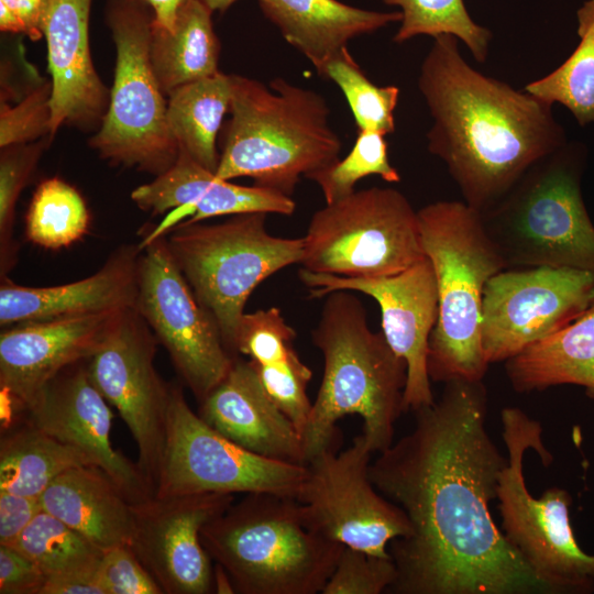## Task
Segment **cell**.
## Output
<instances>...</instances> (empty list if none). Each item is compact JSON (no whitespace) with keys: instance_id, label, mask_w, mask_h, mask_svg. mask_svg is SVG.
<instances>
[{"instance_id":"cell-1","label":"cell","mask_w":594,"mask_h":594,"mask_svg":"<svg viewBox=\"0 0 594 594\" xmlns=\"http://www.w3.org/2000/svg\"><path fill=\"white\" fill-rule=\"evenodd\" d=\"M370 464L376 490L406 514L411 534L394 539L389 594H554L495 524L507 464L486 428L483 381L444 383L439 400Z\"/></svg>"},{"instance_id":"cell-2","label":"cell","mask_w":594,"mask_h":594,"mask_svg":"<svg viewBox=\"0 0 594 594\" xmlns=\"http://www.w3.org/2000/svg\"><path fill=\"white\" fill-rule=\"evenodd\" d=\"M458 41L435 37L418 87L433 119L429 152L446 164L463 201L483 213L557 153L563 135L552 105L470 66Z\"/></svg>"},{"instance_id":"cell-3","label":"cell","mask_w":594,"mask_h":594,"mask_svg":"<svg viewBox=\"0 0 594 594\" xmlns=\"http://www.w3.org/2000/svg\"><path fill=\"white\" fill-rule=\"evenodd\" d=\"M311 339L324 360L323 376L301 433L306 464L322 451L338 450L337 421L346 415L363 420L372 452L394 442L395 424L404 410L407 363L374 332L362 301L349 290L326 296Z\"/></svg>"},{"instance_id":"cell-4","label":"cell","mask_w":594,"mask_h":594,"mask_svg":"<svg viewBox=\"0 0 594 594\" xmlns=\"http://www.w3.org/2000/svg\"><path fill=\"white\" fill-rule=\"evenodd\" d=\"M231 76L230 119L216 175L250 177L254 185L292 196L304 176L340 158L342 142L318 92L273 79L268 86Z\"/></svg>"},{"instance_id":"cell-5","label":"cell","mask_w":594,"mask_h":594,"mask_svg":"<svg viewBox=\"0 0 594 594\" xmlns=\"http://www.w3.org/2000/svg\"><path fill=\"white\" fill-rule=\"evenodd\" d=\"M200 538L240 594L321 593L344 548L307 525L296 497L273 493L245 494Z\"/></svg>"},{"instance_id":"cell-6","label":"cell","mask_w":594,"mask_h":594,"mask_svg":"<svg viewBox=\"0 0 594 594\" xmlns=\"http://www.w3.org/2000/svg\"><path fill=\"white\" fill-rule=\"evenodd\" d=\"M421 242L438 288V320L430 334L427 371L431 381H483L488 363L481 342L483 292L507 268L481 213L459 200L418 210Z\"/></svg>"},{"instance_id":"cell-7","label":"cell","mask_w":594,"mask_h":594,"mask_svg":"<svg viewBox=\"0 0 594 594\" xmlns=\"http://www.w3.org/2000/svg\"><path fill=\"white\" fill-rule=\"evenodd\" d=\"M502 436L507 464L497 485L502 531L531 570L554 594L594 592V556L585 553L575 540L570 522V493L560 487L534 497L524 476L528 450L548 465L553 457L542 442V427L517 407L501 413Z\"/></svg>"},{"instance_id":"cell-8","label":"cell","mask_w":594,"mask_h":594,"mask_svg":"<svg viewBox=\"0 0 594 594\" xmlns=\"http://www.w3.org/2000/svg\"><path fill=\"white\" fill-rule=\"evenodd\" d=\"M266 216L251 212L213 224H177L166 239L175 262L199 302L215 318L233 356L239 322L252 292L302 257V238L270 234Z\"/></svg>"},{"instance_id":"cell-9","label":"cell","mask_w":594,"mask_h":594,"mask_svg":"<svg viewBox=\"0 0 594 594\" xmlns=\"http://www.w3.org/2000/svg\"><path fill=\"white\" fill-rule=\"evenodd\" d=\"M106 22L116 45L108 110L89 145L113 165L155 176L179 153L167 123V101L151 62L153 13L142 0H108Z\"/></svg>"},{"instance_id":"cell-10","label":"cell","mask_w":594,"mask_h":594,"mask_svg":"<svg viewBox=\"0 0 594 594\" xmlns=\"http://www.w3.org/2000/svg\"><path fill=\"white\" fill-rule=\"evenodd\" d=\"M481 218L507 268L594 273V226L575 168L559 151L534 166Z\"/></svg>"},{"instance_id":"cell-11","label":"cell","mask_w":594,"mask_h":594,"mask_svg":"<svg viewBox=\"0 0 594 594\" xmlns=\"http://www.w3.org/2000/svg\"><path fill=\"white\" fill-rule=\"evenodd\" d=\"M304 240L301 268L349 278L400 273L426 257L416 211L394 188L372 187L317 210Z\"/></svg>"},{"instance_id":"cell-12","label":"cell","mask_w":594,"mask_h":594,"mask_svg":"<svg viewBox=\"0 0 594 594\" xmlns=\"http://www.w3.org/2000/svg\"><path fill=\"white\" fill-rule=\"evenodd\" d=\"M306 465L251 452L210 427L172 386L166 444L154 496L273 493L296 497Z\"/></svg>"},{"instance_id":"cell-13","label":"cell","mask_w":594,"mask_h":594,"mask_svg":"<svg viewBox=\"0 0 594 594\" xmlns=\"http://www.w3.org/2000/svg\"><path fill=\"white\" fill-rule=\"evenodd\" d=\"M140 248L135 309L200 403L224 378L235 356L228 351L215 318L195 296L164 235L143 240Z\"/></svg>"},{"instance_id":"cell-14","label":"cell","mask_w":594,"mask_h":594,"mask_svg":"<svg viewBox=\"0 0 594 594\" xmlns=\"http://www.w3.org/2000/svg\"><path fill=\"white\" fill-rule=\"evenodd\" d=\"M372 450L363 435L341 451L320 452L306 464L297 499L305 520L330 540L380 557L387 547L411 534L404 510L383 496L370 477Z\"/></svg>"},{"instance_id":"cell-15","label":"cell","mask_w":594,"mask_h":594,"mask_svg":"<svg viewBox=\"0 0 594 594\" xmlns=\"http://www.w3.org/2000/svg\"><path fill=\"white\" fill-rule=\"evenodd\" d=\"M594 302V273L570 267H515L483 292L481 342L488 364L506 362L556 333Z\"/></svg>"},{"instance_id":"cell-16","label":"cell","mask_w":594,"mask_h":594,"mask_svg":"<svg viewBox=\"0 0 594 594\" xmlns=\"http://www.w3.org/2000/svg\"><path fill=\"white\" fill-rule=\"evenodd\" d=\"M156 342L148 324L131 308L87 361L91 382L118 410L138 446L136 463L153 495L165 451L172 389L154 365Z\"/></svg>"},{"instance_id":"cell-17","label":"cell","mask_w":594,"mask_h":594,"mask_svg":"<svg viewBox=\"0 0 594 594\" xmlns=\"http://www.w3.org/2000/svg\"><path fill=\"white\" fill-rule=\"evenodd\" d=\"M299 278L312 298H322L334 290H353L374 298L381 309L383 334L407 363L405 413L435 402L427 356L429 338L438 320V288L427 256L385 277L349 278L300 268Z\"/></svg>"},{"instance_id":"cell-18","label":"cell","mask_w":594,"mask_h":594,"mask_svg":"<svg viewBox=\"0 0 594 594\" xmlns=\"http://www.w3.org/2000/svg\"><path fill=\"white\" fill-rule=\"evenodd\" d=\"M233 499V494L199 493L152 496L132 504L130 546L164 594L213 592L212 559L200 534Z\"/></svg>"},{"instance_id":"cell-19","label":"cell","mask_w":594,"mask_h":594,"mask_svg":"<svg viewBox=\"0 0 594 594\" xmlns=\"http://www.w3.org/2000/svg\"><path fill=\"white\" fill-rule=\"evenodd\" d=\"M124 311L7 327L0 334L1 422L24 415L43 386L65 367L91 358Z\"/></svg>"},{"instance_id":"cell-20","label":"cell","mask_w":594,"mask_h":594,"mask_svg":"<svg viewBox=\"0 0 594 594\" xmlns=\"http://www.w3.org/2000/svg\"><path fill=\"white\" fill-rule=\"evenodd\" d=\"M88 360L74 363L48 381L31 402L25 417L55 439L84 452L133 503L150 498L138 463L111 443L112 413L88 373Z\"/></svg>"},{"instance_id":"cell-21","label":"cell","mask_w":594,"mask_h":594,"mask_svg":"<svg viewBox=\"0 0 594 594\" xmlns=\"http://www.w3.org/2000/svg\"><path fill=\"white\" fill-rule=\"evenodd\" d=\"M131 199L152 215L172 212L144 240L163 235L179 223L188 226L205 219L251 212L292 215L296 204L292 197L258 187L241 186L219 178L184 151H179L170 168L151 183L136 187Z\"/></svg>"},{"instance_id":"cell-22","label":"cell","mask_w":594,"mask_h":594,"mask_svg":"<svg viewBox=\"0 0 594 594\" xmlns=\"http://www.w3.org/2000/svg\"><path fill=\"white\" fill-rule=\"evenodd\" d=\"M92 0H51L44 19L52 77L51 135L63 124L87 129L100 125L110 92L99 78L90 54L89 15Z\"/></svg>"},{"instance_id":"cell-23","label":"cell","mask_w":594,"mask_h":594,"mask_svg":"<svg viewBox=\"0 0 594 594\" xmlns=\"http://www.w3.org/2000/svg\"><path fill=\"white\" fill-rule=\"evenodd\" d=\"M198 415L229 440L258 455L306 465L301 438L265 392L250 361L235 358L199 403Z\"/></svg>"},{"instance_id":"cell-24","label":"cell","mask_w":594,"mask_h":594,"mask_svg":"<svg viewBox=\"0 0 594 594\" xmlns=\"http://www.w3.org/2000/svg\"><path fill=\"white\" fill-rule=\"evenodd\" d=\"M141 251L122 246L97 273L64 285L29 287L2 277L1 327L135 308Z\"/></svg>"},{"instance_id":"cell-25","label":"cell","mask_w":594,"mask_h":594,"mask_svg":"<svg viewBox=\"0 0 594 594\" xmlns=\"http://www.w3.org/2000/svg\"><path fill=\"white\" fill-rule=\"evenodd\" d=\"M40 502L43 510L102 551L131 543L132 503L96 465L76 466L62 473L42 493Z\"/></svg>"},{"instance_id":"cell-26","label":"cell","mask_w":594,"mask_h":594,"mask_svg":"<svg viewBox=\"0 0 594 594\" xmlns=\"http://www.w3.org/2000/svg\"><path fill=\"white\" fill-rule=\"evenodd\" d=\"M283 37L318 69L360 35L402 21V12L360 9L339 0H257Z\"/></svg>"},{"instance_id":"cell-27","label":"cell","mask_w":594,"mask_h":594,"mask_svg":"<svg viewBox=\"0 0 594 594\" xmlns=\"http://www.w3.org/2000/svg\"><path fill=\"white\" fill-rule=\"evenodd\" d=\"M518 393L578 385L594 399V302L572 322L505 362Z\"/></svg>"},{"instance_id":"cell-28","label":"cell","mask_w":594,"mask_h":594,"mask_svg":"<svg viewBox=\"0 0 594 594\" xmlns=\"http://www.w3.org/2000/svg\"><path fill=\"white\" fill-rule=\"evenodd\" d=\"M95 465L80 450L44 432L24 416L1 426L0 492L41 496L62 473Z\"/></svg>"},{"instance_id":"cell-29","label":"cell","mask_w":594,"mask_h":594,"mask_svg":"<svg viewBox=\"0 0 594 594\" xmlns=\"http://www.w3.org/2000/svg\"><path fill=\"white\" fill-rule=\"evenodd\" d=\"M211 15L212 11L200 0H188L173 31L152 28L151 62L165 96L219 72L220 45Z\"/></svg>"},{"instance_id":"cell-30","label":"cell","mask_w":594,"mask_h":594,"mask_svg":"<svg viewBox=\"0 0 594 594\" xmlns=\"http://www.w3.org/2000/svg\"><path fill=\"white\" fill-rule=\"evenodd\" d=\"M231 76L221 72L174 89L167 97V123L179 151L216 173L217 138L230 110Z\"/></svg>"},{"instance_id":"cell-31","label":"cell","mask_w":594,"mask_h":594,"mask_svg":"<svg viewBox=\"0 0 594 594\" xmlns=\"http://www.w3.org/2000/svg\"><path fill=\"white\" fill-rule=\"evenodd\" d=\"M10 546L36 563L46 580L96 575L103 553L43 509Z\"/></svg>"},{"instance_id":"cell-32","label":"cell","mask_w":594,"mask_h":594,"mask_svg":"<svg viewBox=\"0 0 594 594\" xmlns=\"http://www.w3.org/2000/svg\"><path fill=\"white\" fill-rule=\"evenodd\" d=\"M578 24L580 42L571 56L524 90L550 105H563L585 125L594 122V0L579 9Z\"/></svg>"},{"instance_id":"cell-33","label":"cell","mask_w":594,"mask_h":594,"mask_svg":"<svg viewBox=\"0 0 594 594\" xmlns=\"http://www.w3.org/2000/svg\"><path fill=\"white\" fill-rule=\"evenodd\" d=\"M88 228V208L76 188L58 177L36 187L25 218L29 241L56 250L80 240Z\"/></svg>"},{"instance_id":"cell-34","label":"cell","mask_w":594,"mask_h":594,"mask_svg":"<svg viewBox=\"0 0 594 594\" xmlns=\"http://www.w3.org/2000/svg\"><path fill=\"white\" fill-rule=\"evenodd\" d=\"M388 6L398 7L402 21L393 37L395 43H404L418 35L433 38L448 34L461 40L475 61L487 58L492 33L475 23L463 0H383Z\"/></svg>"},{"instance_id":"cell-35","label":"cell","mask_w":594,"mask_h":594,"mask_svg":"<svg viewBox=\"0 0 594 594\" xmlns=\"http://www.w3.org/2000/svg\"><path fill=\"white\" fill-rule=\"evenodd\" d=\"M317 73L331 79L343 92L358 131L387 135L395 131V109L399 89L373 84L352 57L348 47L327 59Z\"/></svg>"},{"instance_id":"cell-36","label":"cell","mask_w":594,"mask_h":594,"mask_svg":"<svg viewBox=\"0 0 594 594\" xmlns=\"http://www.w3.org/2000/svg\"><path fill=\"white\" fill-rule=\"evenodd\" d=\"M371 175H377L388 183L400 182L398 170L389 163L385 135L358 131L345 157L311 173L307 178L320 187L326 204H331L351 195L355 191V184Z\"/></svg>"},{"instance_id":"cell-37","label":"cell","mask_w":594,"mask_h":594,"mask_svg":"<svg viewBox=\"0 0 594 594\" xmlns=\"http://www.w3.org/2000/svg\"><path fill=\"white\" fill-rule=\"evenodd\" d=\"M45 146V141H35L3 147L0 155V252L1 273L13 264L15 254L12 229L15 204L28 184Z\"/></svg>"},{"instance_id":"cell-38","label":"cell","mask_w":594,"mask_h":594,"mask_svg":"<svg viewBox=\"0 0 594 594\" xmlns=\"http://www.w3.org/2000/svg\"><path fill=\"white\" fill-rule=\"evenodd\" d=\"M250 362L270 398L290 419L301 438L312 407L307 395L310 369L296 351L277 363Z\"/></svg>"},{"instance_id":"cell-39","label":"cell","mask_w":594,"mask_h":594,"mask_svg":"<svg viewBox=\"0 0 594 594\" xmlns=\"http://www.w3.org/2000/svg\"><path fill=\"white\" fill-rule=\"evenodd\" d=\"M296 331L285 321L278 308L244 314L235 337V353H242L258 364L286 360L296 350Z\"/></svg>"},{"instance_id":"cell-40","label":"cell","mask_w":594,"mask_h":594,"mask_svg":"<svg viewBox=\"0 0 594 594\" xmlns=\"http://www.w3.org/2000/svg\"><path fill=\"white\" fill-rule=\"evenodd\" d=\"M396 579L392 557H380L351 547L343 548L322 594L386 593Z\"/></svg>"},{"instance_id":"cell-41","label":"cell","mask_w":594,"mask_h":594,"mask_svg":"<svg viewBox=\"0 0 594 594\" xmlns=\"http://www.w3.org/2000/svg\"><path fill=\"white\" fill-rule=\"evenodd\" d=\"M52 82H44L29 92L19 103L10 107L1 101V148L38 141L51 135Z\"/></svg>"},{"instance_id":"cell-42","label":"cell","mask_w":594,"mask_h":594,"mask_svg":"<svg viewBox=\"0 0 594 594\" xmlns=\"http://www.w3.org/2000/svg\"><path fill=\"white\" fill-rule=\"evenodd\" d=\"M96 578L105 594H164L130 544L103 551Z\"/></svg>"},{"instance_id":"cell-43","label":"cell","mask_w":594,"mask_h":594,"mask_svg":"<svg viewBox=\"0 0 594 594\" xmlns=\"http://www.w3.org/2000/svg\"><path fill=\"white\" fill-rule=\"evenodd\" d=\"M44 573L18 549L0 544V594H41Z\"/></svg>"},{"instance_id":"cell-44","label":"cell","mask_w":594,"mask_h":594,"mask_svg":"<svg viewBox=\"0 0 594 594\" xmlns=\"http://www.w3.org/2000/svg\"><path fill=\"white\" fill-rule=\"evenodd\" d=\"M51 0H0V30L43 37L44 19Z\"/></svg>"},{"instance_id":"cell-45","label":"cell","mask_w":594,"mask_h":594,"mask_svg":"<svg viewBox=\"0 0 594 594\" xmlns=\"http://www.w3.org/2000/svg\"><path fill=\"white\" fill-rule=\"evenodd\" d=\"M42 509L38 496L0 492V544H12Z\"/></svg>"},{"instance_id":"cell-46","label":"cell","mask_w":594,"mask_h":594,"mask_svg":"<svg viewBox=\"0 0 594 594\" xmlns=\"http://www.w3.org/2000/svg\"><path fill=\"white\" fill-rule=\"evenodd\" d=\"M41 594H105L96 575L46 580Z\"/></svg>"},{"instance_id":"cell-47","label":"cell","mask_w":594,"mask_h":594,"mask_svg":"<svg viewBox=\"0 0 594 594\" xmlns=\"http://www.w3.org/2000/svg\"><path fill=\"white\" fill-rule=\"evenodd\" d=\"M153 13V26L173 31L178 13L188 0H142Z\"/></svg>"},{"instance_id":"cell-48","label":"cell","mask_w":594,"mask_h":594,"mask_svg":"<svg viewBox=\"0 0 594 594\" xmlns=\"http://www.w3.org/2000/svg\"><path fill=\"white\" fill-rule=\"evenodd\" d=\"M212 583L213 592L217 594L237 593L229 573L219 563H216L213 566Z\"/></svg>"},{"instance_id":"cell-49","label":"cell","mask_w":594,"mask_h":594,"mask_svg":"<svg viewBox=\"0 0 594 594\" xmlns=\"http://www.w3.org/2000/svg\"><path fill=\"white\" fill-rule=\"evenodd\" d=\"M206 7H208L212 12L219 11L224 12L229 7H231L238 0H200Z\"/></svg>"}]
</instances>
